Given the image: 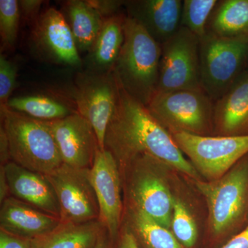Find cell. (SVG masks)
Segmentation results:
<instances>
[{
    "instance_id": "52a82bcc",
    "label": "cell",
    "mask_w": 248,
    "mask_h": 248,
    "mask_svg": "<svg viewBox=\"0 0 248 248\" xmlns=\"http://www.w3.org/2000/svg\"><path fill=\"white\" fill-rule=\"evenodd\" d=\"M170 133L196 170L213 181L224 176L248 154V136H208L184 131Z\"/></svg>"
},
{
    "instance_id": "4dcf8cb0",
    "label": "cell",
    "mask_w": 248,
    "mask_h": 248,
    "mask_svg": "<svg viewBox=\"0 0 248 248\" xmlns=\"http://www.w3.org/2000/svg\"><path fill=\"white\" fill-rule=\"evenodd\" d=\"M20 7L21 16L25 19L31 21L35 24L37 19L40 17L41 6L43 1L40 0H22L19 1Z\"/></svg>"
},
{
    "instance_id": "836d02e7",
    "label": "cell",
    "mask_w": 248,
    "mask_h": 248,
    "mask_svg": "<svg viewBox=\"0 0 248 248\" xmlns=\"http://www.w3.org/2000/svg\"><path fill=\"white\" fill-rule=\"evenodd\" d=\"M0 155H1V165L6 164L11 159L10 155L9 141L4 129L1 126L0 130Z\"/></svg>"
},
{
    "instance_id": "7a4b0ae2",
    "label": "cell",
    "mask_w": 248,
    "mask_h": 248,
    "mask_svg": "<svg viewBox=\"0 0 248 248\" xmlns=\"http://www.w3.org/2000/svg\"><path fill=\"white\" fill-rule=\"evenodd\" d=\"M124 30V44L114 73L122 89L147 107L157 89L162 47L127 16Z\"/></svg>"
},
{
    "instance_id": "ac0fdd59",
    "label": "cell",
    "mask_w": 248,
    "mask_h": 248,
    "mask_svg": "<svg viewBox=\"0 0 248 248\" xmlns=\"http://www.w3.org/2000/svg\"><path fill=\"white\" fill-rule=\"evenodd\" d=\"M214 125L218 135L248 136V68L215 101Z\"/></svg>"
},
{
    "instance_id": "cb8c5ba5",
    "label": "cell",
    "mask_w": 248,
    "mask_h": 248,
    "mask_svg": "<svg viewBox=\"0 0 248 248\" xmlns=\"http://www.w3.org/2000/svg\"><path fill=\"white\" fill-rule=\"evenodd\" d=\"M132 233L143 248H185L172 232L140 210L130 213Z\"/></svg>"
},
{
    "instance_id": "484cf974",
    "label": "cell",
    "mask_w": 248,
    "mask_h": 248,
    "mask_svg": "<svg viewBox=\"0 0 248 248\" xmlns=\"http://www.w3.org/2000/svg\"><path fill=\"white\" fill-rule=\"evenodd\" d=\"M171 228L173 234L184 248L194 247L198 237L197 224L185 203L177 198L173 200Z\"/></svg>"
},
{
    "instance_id": "f1b7e54d",
    "label": "cell",
    "mask_w": 248,
    "mask_h": 248,
    "mask_svg": "<svg viewBox=\"0 0 248 248\" xmlns=\"http://www.w3.org/2000/svg\"><path fill=\"white\" fill-rule=\"evenodd\" d=\"M91 4L97 10L104 19H107L119 14L120 8L124 6L125 1L118 0H106V1H98V0H90Z\"/></svg>"
},
{
    "instance_id": "4fadbf2b",
    "label": "cell",
    "mask_w": 248,
    "mask_h": 248,
    "mask_svg": "<svg viewBox=\"0 0 248 248\" xmlns=\"http://www.w3.org/2000/svg\"><path fill=\"white\" fill-rule=\"evenodd\" d=\"M91 179L99 209V222L112 239L118 237L122 220V179L118 163L108 150H97Z\"/></svg>"
},
{
    "instance_id": "5bb4252c",
    "label": "cell",
    "mask_w": 248,
    "mask_h": 248,
    "mask_svg": "<svg viewBox=\"0 0 248 248\" xmlns=\"http://www.w3.org/2000/svg\"><path fill=\"white\" fill-rule=\"evenodd\" d=\"M58 145L63 164L91 169L99 143L95 133L78 112L61 119L47 122Z\"/></svg>"
},
{
    "instance_id": "d6a6232c",
    "label": "cell",
    "mask_w": 248,
    "mask_h": 248,
    "mask_svg": "<svg viewBox=\"0 0 248 248\" xmlns=\"http://www.w3.org/2000/svg\"><path fill=\"white\" fill-rule=\"evenodd\" d=\"M117 248H143L139 244L138 240L133 233L128 230H125L121 233Z\"/></svg>"
},
{
    "instance_id": "5b68a950",
    "label": "cell",
    "mask_w": 248,
    "mask_h": 248,
    "mask_svg": "<svg viewBox=\"0 0 248 248\" xmlns=\"http://www.w3.org/2000/svg\"><path fill=\"white\" fill-rule=\"evenodd\" d=\"M200 41L202 87L215 102L248 69V38L222 37L208 31Z\"/></svg>"
},
{
    "instance_id": "30bf717a",
    "label": "cell",
    "mask_w": 248,
    "mask_h": 248,
    "mask_svg": "<svg viewBox=\"0 0 248 248\" xmlns=\"http://www.w3.org/2000/svg\"><path fill=\"white\" fill-rule=\"evenodd\" d=\"M119 82L113 71H84L77 78L73 98L77 111L92 126L101 150L105 149L108 127L115 112Z\"/></svg>"
},
{
    "instance_id": "44dd1931",
    "label": "cell",
    "mask_w": 248,
    "mask_h": 248,
    "mask_svg": "<svg viewBox=\"0 0 248 248\" xmlns=\"http://www.w3.org/2000/svg\"><path fill=\"white\" fill-rule=\"evenodd\" d=\"M103 227L99 221L63 223L48 234L31 239L32 248H94Z\"/></svg>"
},
{
    "instance_id": "9a60e30c",
    "label": "cell",
    "mask_w": 248,
    "mask_h": 248,
    "mask_svg": "<svg viewBox=\"0 0 248 248\" xmlns=\"http://www.w3.org/2000/svg\"><path fill=\"white\" fill-rule=\"evenodd\" d=\"M124 6L127 17L136 21L161 45L180 29L182 0H129Z\"/></svg>"
},
{
    "instance_id": "8fae6325",
    "label": "cell",
    "mask_w": 248,
    "mask_h": 248,
    "mask_svg": "<svg viewBox=\"0 0 248 248\" xmlns=\"http://www.w3.org/2000/svg\"><path fill=\"white\" fill-rule=\"evenodd\" d=\"M46 176L58 197L62 222L84 223L99 219V205L91 182V169L62 164Z\"/></svg>"
},
{
    "instance_id": "9c48e42d",
    "label": "cell",
    "mask_w": 248,
    "mask_h": 248,
    "mask_svg": "<svg viewBox=\"0 0 248 248\" xmlns=\"http://www.w3.org/2000/svg\"><path fill=\"white\" fill-rule=\"evenodd\" d=\"M200 45V39L182 27L161 45L156 92L203 89Z\"/></svg>"
},
{
    "instance_id": "6da1fadb",
    "label": "cell",
    "mask_w": 248,
    "mask_h": 248,
    "mask_svg": "<svg viewBox=\"0 0 248 248\" xmlns=\"http://www.w3.org/2000/svg\"><path fill=\"white\" fill-rule=\"evenodd\" d=\"M105 148L119 166L137 155H147L200 180L198 171L186 159L171 133L120 84L117 106L106 133Z\"/></svg>"
},
{
    "instance_id": "8992f818",
    "label": "cell",
    "mask_w": 248,
    "mask_h": 248,
    "mask_svg": "<svg viewBox=\"0 0 248 248\" xmlns=\"http://www.w3.org/2000/svg\"><path fill=\"white\" fill-rule=\"evenodd\" d=\"M146 107L170 133L210 136L215 127V101L203 89L156 92Z\"/></svg>"
},
{
    "instance_id": "ba28073f",
    "label": "cell",
    "mask_w": 248,
    "mask_h": 248,
    "mask_svg": "<svg viewBox=\"0 0 248 248\" xmlns=\"http://www.w3.org/2000/svg\"><path fill=\"white\" fill-rule=\"evenodd\" d=\"M159 161L147 155L134 156L119 168H130L128 191L133 208L169 229L172 221L173 200L164 178L156 170Z\"/></svg>"
},
{
    "instance_id": "e575fe53",
    "label": "cell",
    "mask_w": 248,
    "mask_h": 248,
    "mask_svg": "<svg viewBox=\"0 0 248 248\" xmlns=\"http://www.w3.org/2000/svg\"><path fill=\"white\" fill-rule=\"evenodd\" d=\"M9 192V186H8L7 181H6V175H5L4 167L1 166V173H0V201H1V203L4 202L5 199L7 198Z\"/></svg>"
},
{
    "instance_id": "e0dca14e",
    "label": "cell",
    "mask_w": 248,
    "mask_h": 248,
    "mask_svg": "<svg viewBox=\"0 0 248 248\" xmlns=\"http://www.w3.org/2000/svg\"><path fill=\"white\" fill-rule=\"evenodd\" d=\"M61 223L58 217L14 197H8L1 203V229L20 237L36 239L54 231Z\"/></svg>"
},
{
    "instance_id": "603a6c76",
    "label": "cell",
    "mask_w": 248,
    "mask_h": 248,
    "mask_svg": "<svg viewBox=\"0 0 248 248\" xmlns=\"http://www.w3.org/2000/svg\"><path fill=\"white\" fill-rule=\"evenodd\" d=\"M7 108L43 122L61 120L78 112L76 109L61 99L42 94L11 97Z\"/></svg>"
},
{
    "instance_id": "f546056e",
    "label": "cell",
    "mask_w": 248,
    "mask_h": 248,
    "mask_svg": "<svg viewBox=\"0 0 248 248\" xmlns=\"http://www.w3.org/2000/svg\"><path fill=\"white\" fill-rule=\"evenodd\" d=\"M0 248H32L31 239L0 230Z\"/></svg>"
},
{
    "instance_id": "ffe728a7",
    "label": "cell",
    "mask_w": 248,
    "mask_h": 248,
    "mask_svg": "<svg viewBox=\"0 0 248 248\" xmlns=\"http://www.w3.org/2000/svg\"><path fill=\"white\" fill-rule=\"evenodd\" d=\"M62 14L66 19L79 52L89 53L102 29L104 19L90 1L64 2Z\"/></svg>"
},
{
    "instance_id": "3957f363",
    "label": "cell",
    "mask_w": 248,
    "mask_h": 248,
    "mask_svg": "<svg viewBox=\"0 0 248 248\" xmlns=\"http://www.w3.org/2000/svg\"><path fill=\"white\" fill-rule=\"evenodd\" d=\"M12 161L30 170L48 174L62 164L58 145L47 122L9 108L0 110Z\"/></svg>"
},
{
    "instance_id": "1f68e13d",
    "label": "cell",
    "mask_w": 248,
    "mask_h": 248,
    "mask_svg": "<svg viewBox=\"0 0 248 248\" xmlns=\"http://www.w3.org/2000/svg\"><path fill=\"white\" fill-rule=\"evenodd\" d=\"M221 248H248V223Z\"/></svg>"
},
{
    "instance_id": "7402d4cb",
    "label": "cell",
    "mask_w": 248,
    "mask_h": 248,
    "mask_svg": "<svg viewBox=\"0 0 248 248\" xmlns=\"http://www.w3.org/2000/svg\"><path fill=\"white\" fill-rule=\"evenodd\" d=\"M208 31L222 37L248 38V0L218 1Z\"/></svg>"
},
{
    "instance_id": "d590c367",
    "label": "cell",
    "mask_w": 248,
    "mask_h": 248,
    "mask_svg": "<svg viewBox=\"0 0 248 248\" xmlns=\"http://www.w3.org/2000/svg\"><path fill=\"white\" fill-rule=\"evenodd\" d=\"M94 248H111L110 244H109L107 238L104 236L103 232L99 236L97 244H96Z\"/></svg>"
},
{
    "instance_id": "d4e9b609",
    "label": "cell",
    "mask_w": 248,
    "mask_h": 248,
    "mask_svg": "<svg viewBox=\"0 0 248 248\" xmlns=\"http://www.w3.org/2000/svg\"><path fill=\"white\" fill-rule=\"evenodd\" d=\"M217 0H184L183 1L181 27L197 36L200 40L208 32V24Z\"/></svg>"
},
{
    "instance_id": "277c9868",
    "label": "cell",
    "mask_w": 248,
    "mask_h": 248,
    "mask_svg": "<svg viewBox=\"0 0 248 248\" xmlns=\"http://www.w3.org/2000/svg\"><path fill=\"white\" fill-rule=\"evenodd\" d=\"M195 184L205 197L212 232L228 234L246 222L248 211V154L217 180Z\"/></svg>"
},
{
    "instance_id": "d6986e66",
    "label": "cell",
    "mask_w": 248,
    "mask_h": 248,
    "mask_svg": "<svg viewBox=\"0 0 248 248\" xmlns=\"http://www.w3.org/2000/svg\"><path fill=\"white\" fill-rule=\"evenodd\" d=\"M126 16L118 14L104 19L102 29L84 62L85 71L107 73L113 71L124 40Z\"/></svg>"
},
{
    "instance_id": "7c38bea8",
    "label": "cell",
    "mask_w": 248,
    "mask_h": 248,
    "mask_svg": "<svg viewBox=\"0 0 248 248\" xmlns=\"http://www.w3.org/2000/svg\"><path fill=\"white\" fill-rule=\"evenodd\" d=\"M31 39L35 53L46 61L73 68L84 63L71 28L62 13L55 8L40 14L33 24Z\"/></svg>"
},
{
    "instance_id": "83f0119b",
    "label": "cell",
    "mask_w": 248,
    "mask_h": 248,
    "mask_svg": "<svg viewBox=\"0 0 248 248\" xmlns=\"http://www.w3.org/2000/svg\"><path fill=\"white\" fill-rule=\"evenodd\" d=\"M17 66L0 54V110L7 108L11 94L17 85Z\"/></svg>"
},
{
    "instance_id": "4316f807",
    "label": "cell",
    "mask_w": 248,
    "mask_h": 248,
    "mask_svg": "<svg viewBox=\"0 0 248 248\" xmlns=\"http://www.w3.org/2000/svg\"><path fill=\"white\" fill-rule=\"evenodd\" d=\"M21 11L19 1H0V36L1 49L14 48L18 36Z\"/></svg>"
},
{
    "instance_id": "2e32d148",
    "label": "cell",
    "mask_w": 248,
    "mask_h": 248,
    "mask_svg": "<svg viewBox=\"0 0 248 248\" xmlns=\"http://www.w3.org/2000/svg\"><path fill=\"white\" fill-rule=\"evenodd\" d=\"M1 166L4 167L12 197L60 218L58 197L45 174L23 168L12 161Z\"/></svg>"
}]
</instances>
